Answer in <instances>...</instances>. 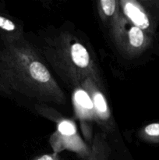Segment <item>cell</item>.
Instances as JSON below:
<instances>
[{"mask_svg":"<svg viewBox=\"0 0 159 160\" xmlns=\"http://www.w3.org/2000/svg\"><path fill=\"white\" fill-rule=\"evenodd\" d=\"M101 5L103 11H104V12L107 16H112L114 13V12H115V0H101Z\"/></svg>","mask_w":159,"mask_h":160,"instance_id":"8","label":"cell"},{"mask_svg":"<svg viewBox=\"0 0 159 160\" xmlns=\"http://www.w3.org/2000/svg\"><path fill=\"white\" fill-rule=\"evenodd\" d=\"M0 28L8 31H12L15 29V25L11 20L0 17Z\"/></svg>","mask_w":159,"mask_h":160,"instance_id":"9","label":"cell"},{"mask_svg":"<svg viewBox=\"0 0 159 160\" xmlns=\"http://www.w3.org/2000/svg\"><path fill=\"white\" fill-rule=\"evenodd\" d=\"M37 160H55V159L52 156H49V155H45V156H41V157H40Z\"/></svg>","mask_w":159,"mask_h":160,"instance_id":"11","label":"cell"},{"mask_svg":"<svg viewBox=\"0 0 159 160\" xmlns=\"http://www.w3.org/2000/svg\"><path fill=\"white\" fill-rule=\"evenodd\" d=\"M129 42L134 47H140L143 45L144 37L143 33L140 28L137 27H132L129 31Z\"/></svg>","mask_w":159,"mask_h":160,"instance_id":"4","label":"cell"},{"mask_svg":"<svg viewBox=\"0 0 159 160\" xmlns=\"http://www.w3.org/2000/svg\"><path fill=\"white\" fill-rule=\"evenodd\" d=\"M125 13L136 25L140 29H146L149 26L147 17L136 6L130 2L126 3L124 7Z\"/></svg>","mask_w":159,"mask_h":160,"instance_id":"1","label":"cell"},{"mask_svg":"<svg viewBox=\"0 0 159 160\" xmlns=\"http://www.w3.org/2000/svg\"><path fill=\"white\" fill-rule=\"evenodd\" d=\"M59 131L65 136L73 135L76 133V128L74 125L69 121H62L59 125Z\"/></svg>","mask_w":159,"mask_h":160,"instance_id":"6","label":"cell"},{"mask_svg":"<svg viewBox=\"0 0 159 160\" xmlns=\"http://www.w3.org/2000/svg\"><path fill=\"white\" fill-rule=\"evenodd\" d=\"M30 73L34 80L40 82H47L50 80V73L46 67L39 62H33L30 66Z\"/></svg>","mask_w":159,"mask_h":160,"instance_id":"3","label":"cell"},{"mask_svg":"<svg viewBox=\"0 0 159 160\" xmlns=\"http://www.w3.org/2000/svg\"><path fill=\"white\" fill-rule=\"evenodd\" d=\"M94 103L97 109L101 112H105L107 111V104L104 98L101 93H97L94 97Z\"/></svg>","mask_w":159,"mask_h":160,"instance_id":"7","label":"cell"},{"mask_svg":"<svg viewBox=\"0 0 159 160\" xmlns=\"http://www.w3.org/2000/svg\"><path fill=\"white\" fill-rule=\"evenodd\" d=\"M75 100L79 105H80L82 107L86 109H90L93 108V103L90 100V97L88 96L87 93L84 91L80 90L75 93Z\"/></svg>","mask_w":159,"mask_h":160,"instance_id":"5","label":"cell"},{"mask_svg":"<svg viewBox=\"0 0 159 160\" xmlns=\"http://www.w3.org/2000/svg\"><path fill=\"white\" fill-rule=\"evenodd\" d=\"M145 132L150 136H159V123H151L147 126Z\"/></svg>","mask_w":159,"mask_h":160,"instance_id":"10","label":"cell"},{"mask_svg":"<svg viewBox=\"0 0 159 160\" xmlns=\"http://www.w3.org/2000/svg\"><path fill=\"white\" fill-rule=\"evenodd\" d=\"M71 56L72 59L76 66L81 68H85L88 66L89 54L87 49L79 43H76L71 48Z\"/></svg>","mask_w":159,"mask_h":160,"instance_id":"2","label":"cell"}]
</instances>
